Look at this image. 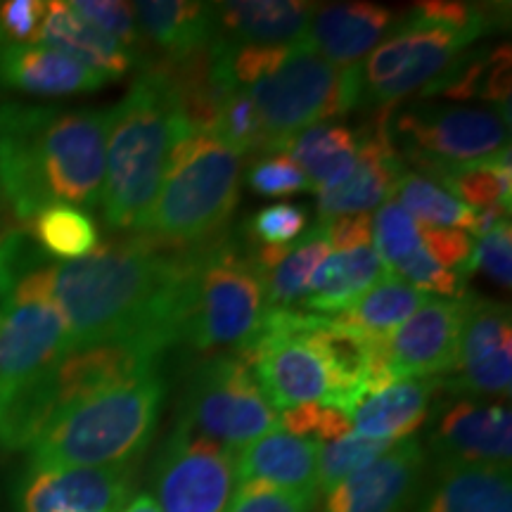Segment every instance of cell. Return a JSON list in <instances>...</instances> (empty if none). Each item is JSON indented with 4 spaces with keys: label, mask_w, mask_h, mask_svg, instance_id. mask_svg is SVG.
<instances>
[{
    "label": "cell",
    "mask_w": 512,
    "mask_h": 512,
    "mask_svg": "<svg viewBox=\"0 0 512 512\" xmlns=\"http://www.w3.org/2000/svg\"><path fill=\"white\" fill-rule=\"evenodd\" d=\"M422 95H446L451 100H484L503 107L510 98V48L479 50L458 57Z\"/></svg>",
    "instance_id": "30"
},
{
    "label": "cell",
    "mask_w": 512,
    "mask_h": 512,
    "mask_svg": "<svg viewBox=\"0 0 512 512\" xmlns=\"http://www.w3.org/2000/svg\"><path fill=\"white\" fill-rule=\"evenodd\" d=\"M387 133L403 162L434 178L510 147V117L498 105H413L387 124Z\"/></svg>",
    "instance_id": "9"
},
{
    "label": "cell",
    "mask_w": 512,
    "mask_h": 512,
    "mask_svg": "<svg viewBox=\"0 0 512 512\" xmlns=\"http://www.w3.org/2000/svg\"><path fill=\"white\" fill-rule=\"evenodd\" d=\"M36 43L57 50V53L72 57L74 62L83 64L107 83L126 76L133 67H143V60L126 50L86 19H81L69 8V3L50 0L46 3L41 27H38Z\"/></svg>",
    "instance_id": "24"
},
{
    "label": "cell",
    "mask_w": 512,
    "mask_h": 512,
    "mask_svg": "<svg viewBox=\"0 0 512 512\" xmlns=\"http://www.w3.org/2000/svg\"><path fill=\"white\" fill-rule=\"evenodd\" d=\"M373 240L375 252L387 273H392L396 264L422 247L418 221L396 200H387L377 207V214L373 216Z\"/></svg>",
    "instance_id": "38"
},
{
    "label": "cell",
    "mask_w": 512,
    "mask_h": 512,
    "mask_svg": "<svg viewBox=\"0 0 512 512\" xmlns=\"http://www.w3.org/2000/svg\"><path fill=\"white\" fill-rule=\"evenodd\" d=\"M209 136L219 138L223 145L238 155H247V152H261L268 155V138L261 124L259 112H256L252 98L240 88L223 100L219 114H216L214 126H211Z\"/></svg>",
    "instance_id": "36"
},
{
    "label": "cell",
    "mask_w": 512,
    "mask_h": 512,
    "mask_svg": "<svg viewBox=\"0 0 512 512\" xmlns=\"http://www.w3.org/2000/svg\"><path fill=\"white\" fill-rule=\"evenodd\" d=\"M384 275L387 268L382 266L373 245L328 256L313 275L306 292V311H311L313 316H337L358 297H363L370 287L380 283Z\"/></svg>",
    "instance_id": "28"
},
{
    "label": "cell",
    "mask_w": 512,
    "mask_h": 512,
    "mask_svg": "<svg viewBox=\"0 0 512 512\" xmlns=\"http://www.w3.org/2000/svg\"><path fill=\"white\" fill-rule=\"evenodd\" d=\"M477 268L489 275L491 280L503 290H510L512 283V230L510 221H501L491 228L484 238L475 242L470 261H467L463 278L475 273Z\"/></svg>",
    "instance_id": "44"
},
{
    "label": "cell",
    "mask_w": 512,
    "mask_h": 512,
    "mask_svg": "<svg viewBox=\"0 0 512 512\" xmlns=\"http://www.w3.org/2000/svg\"><path fill=\"white\" fill-rule=\"evenodd\" d=\"M119 512H162V510H159V505L155 503V498L152 496H136L126 505V508H121Z\"/></svg>",
    "instance_id": "49"
},
{
    "label": "cell",
    "mask_w": 512,
    "mask_h": 512,
    "mask_svg": "<svg viewBox=\"0 0 512 512\" xmlns=\"http://www.w3.org/2000/svg\"><path fill=\"white\" fill-rule=\"evenodd\" d=\"M105 79L72 57L41 43H12L0 46V86L10 91L60 98V95L93 93Z\"/></svg>",
    "instance_id": "23"
},
{
    "label": "cell",
    "mask_w": 512,
    "mask_h": 512,
    "mask_svg": "<svg viewBox=\"0 0 512 512\" xmlns=\"http://www.w3.org/2000/svg\"><path fill=\"white\" fill-rule=\"evenodd\" d=\"M441 463L510 465L512 422L510 408L458 401L441 415L437 437Z\"/></svg>",
    "instance_id": "21"
},
{
    "label": "cell",
    "mask_w": 512,
    "mask_h": 512,
    "mask_svg": "<svg viewBox=\"0 0 512 512\" xmlns=\"http://www.w3.org/2000/svg\"><path fill=\"white\" fill-rule=\"evenodd\" d=\"M332 252L325 223L313 226L309 233L285 247L278 264L264 273L268 311H292L294 304L304 302L313 275Z\"/></svg>",
    "instance_id": "31"
},
{
    "label": "cell",
    "mask_w": 512,
    "mask_h": 512,
    "mask_svg": "<svg viewBox=\"0 0 512 512\" xmlns=\"http://www.w3.org/2000/svg\"><path fill=\"white\" fill-rule=\"evenodd\" d=\"M325 223V233H328L330 247L337 252H349V249L368 247L373 242V216L370 214H351L339 216Z\"/></svg>",
    "instance_id": "48"
},
{
    "label": "cell",
    "mask_w": 512,
    "mask_h": 512,
    "mask_svg": "<svg viewBox=\"0 0 512 512\" xmlns=\"http://www.w3.org/2000/svg\"><path fill=\"white\" fill-rule=\"evenodd\" d=\"M190 297L192 249L133 233L81 259L48 261L5 306L50 302L67 323L72 349L133 344L164 354L185 339Z\"/></svg>",
    "instance_id": "1"
},
{
    "label": "cell",
    "mask_w": 512,
    "mask_h": 512,
    "mask_svg": "<svg viewBox=\"0 0 512 512\" xmlns=\"http://www.w3.org/2000/svg\"><path fill=\"white\" fill-rule=\"evenodd\" d=\"M420 512H512L510 465L441 463Z\"/></svg>",
    "instance_id": "27"
},
{
    "label": "cell",
    "mask_w": 512,
    "mask_h": 512,
    "mask_svg": "<svg viewBox=\"0 0 512 512\" xmlns=\"http://www.w3.org/2000/svg\"><path fill=\"white\" fill-rule=\"evenodd\" d=\"M392 275L401 278L403 283L415 287L418 292L427 294V297H432V294H439V297L444 299L463 297V290H460L463 275L439 266L437 261L425 252V247L415 249V252L411 256H406L401 264H396L392 268Z\"/></svg>",
    "instance_id": "42"
},
{
    "label": "cell",
    "mask_w": 512,
    "mask_h": 512,
    "mask_svg": "<svg viewBox=\"0 0 512 512\" xmlns=\"http://www.w3.org/2000/svg\"><path fill=\"white\" fill-rule=\"evenodd\" d=\"M133 15L140 36L164 53V60H183L214 41V3L192 0H140Z\"/></svg>",
    "instance_id": "26"
},
{
    "label": "cell",
    "mask_w": 512,
    "mask_h": 512,
    "mask_svg": "<svg viewBox=\"0 0 512 512\" xmlns=\"http://www.w3.org/2000/svg\"><path fill=\"white\" fill-rule=\"evenodd\" d=\"M403 174H406V162L394 150L387 121L380 119L373 133L358 136V157L351 174L332 188L318 190L320 221L368 214L370 209L392 200Z\"/></svg>",
    "instance_id": "16"
},
{
    "label": "cell",
    "mask_w": 512,
    "mask_h": 512,
    "mask_svg": "<svg viewBox=\"0 0 512 512\" xmlns=\"http://www.w3.org/2000/svg\"><path fill=\"white\" fill-rule=\"evenodd\" d=\"M240 354L275 411L332 399V373L316 344L306 337L299 311H266L264 323Z\"/></svg>",
    "instance_id": "11"
},
{
    "label": "cell",
    "mask_w": 512,
    "mask_h": 512,
    "mask_svg": "<svg viewBox=\"0 0 512 512\" xmlns=\"http://www.w3.org/2000/svg\"><path fill=\"white\" fill-rule=\"evenodd\" d=\"M50 256L38 247L29 228H8L0 235V306L8 304L31 273L46 266Z\"/></svg>",
    "instance_id": "39"
},
{
    "label": "cell",
    "mask_w": 512,
    "mask_h": 512,
    "mask_svg": "<svg viewBox=\"0 0 512 512\" xmlns=\"http://www.w3.org/2000/svg\"><path fill=\"white\" fill-rule=\"evenodd\" d=\"M266 280L252 247L233 235L192 247V297L185 339L200 351L247 347L264 323Z\"/></svg>",
    "instance_id": "7"
},
{
    "label": "cell",
    "mask_w": 512,
    "mask_h": 512,
    "mask_svg": "<svg viewBox=\"0 0 512 512\" xmlns=\"http://www.w3.org/2000/svg\"><path fill=\"white\" fill-rule=\"evenodd\" d=\"M29 233L34 235L38 247L50 259L74 261L88 256L98 247V226L86 211L67 207V204H53L43 209L34 221L29 223Z\"/></svg>",
    "instance_id": "34"
},
{
    "label": "cell",
    "mask_w": 512,
    "mask_h": 512,
    "mask_svg": "<svg viewBox=\"0 0 512 512\" xmlns=\"http://www.w3.org/2000/svg\"><path fill=\"white\" fill-rule=\"evenodd\" d=\"M133 486L131 465L69 467L34 472L22 496L24 512H119Z\"/></svg>",
    "instance_id": "17"
},
{
    "label": "cell",
    "mask_w": 512,
    "mask_h": 512,
    "mask_svg": "<svg viewBox=\"0 0 512 512\" xmlns=\"http://www.w3.org/2000/svg\"><path fill=\"white\" fill-rule=\"evenodd\" d=\"M498 19L501 10L489 5L453 0L413 5L361 62L363 102L389 107L425 91L472 43L498 27Z\"/></svg>",
    "instance_id": "5"
},
{
    "label": "cell",
    "mask_w": 512,
    "mask_h": 512,
    "mask_svg": "<svg viewBox=\"0 0 512 512\" xmlns=\"http://www.w3.org/2000/svg\"><path fill=\"white\" fill-rule=\"evenodd\" d=\"M427 299L432 297L403 283L396 275L387 273L380 283L370 287L363 297H358L349 309H344L332 318H337L339 323L349 325V328L363 332L368 337H389Z\"/></svg>",
    "instance_id": "32"
},
{
    "label": "cell",
    "mask_w": 512,
    "mask_h": 512,
    "mask_svg": "<svg viewBox=\"0 0 512 512\" xmlns=\"http://www.w3.org/2000/svg\"><path fill=\"white\" fill-rule=\"evenodd\" d=\"M69 349L67 323L50 302L0 309V396L41 377Z\"/></svg>",
    "instance_id": "13"
},
{
    "label": "cell",
    "mask_w": 512,
    "mask_h": 512,
    "mask_svg": "<svg viewBox=\"0 0 512 512\" xmlns=\"http://www.w3.org/2000/svg\"><path fill=\"white\" fill-rule=\"evenodd\" d=\"M181 420L233 453L278 430V411L266 401L252 366L230 351L195 370Z\"/></svg>",
    "instance_id": "10"
},
{
    "label": "cell",
    "mask_w": 512,
    "mask_h": 512,
    "mask_svg": "<svg viewBox=\"0 0 512 512\" xmlns=\"http://www.w3.org/2000/svg\"><path fill=\"white\" fill-rule=\"evenodd\" d=\"M425 453L415 439H403L380 458L339 482L323 512H399L418 484Z\"/></svg>",
    "instance_id": "18"
},
{
    "label": "cell",
    "mask_w": 512,
    "mask_h": 512,
    "mask_svg": "<svg viewBox=\"0 0 512 512\" xmlns=\"http://www.w3.org/2000/svg\"><path fill=\"white\" fill-rule=\"evenodd\" d=\"M247 183L261 197H287L309 192L313 185L287 152H268L249 166Z\"/></svg>",
    "instance_id": "41"
},
{
    "label": "cell",
    "mask_w": 512,
    "mask_h": 512,
    "mask_svg": "<svg viewBox=\"0 0 512 512\" xmlns=\"http://www.w3.org/2000/svg\"><path fill=\"white\" fill-rule=\"evenodd\" d=\"M320 441L273 430L235 453L238 479L268 484L273 489L299 496L309 505L318 496Z\"/></svg>",
    "instance_id": "20"
},
{
    "label": "cell",
    "mask_w": 512,
    "mask_h": 512,
    "mask_svg": "<svg viewBox=\"0 0 512 512\" xmlns=\"http://www.w3.org/2000/svg\"><path fill=\"white\" fill-rule=\"evenodd\" d=\"M240 197V155L219 138L190 131L171 152L164 181L136 233L192 249L226 233Z\"/></svg>",
    "instance_id": "6"
},
{
    "label": "cell",
    "mask_w": 512,
    "mask_h": 512,
    "mask_svg": "<svg viewBox=\"0 0 512 512\" xmlns=\"http://www.w3.org/2000/svg\"><path fill=\"white\" fill-rule=\"evenodd\" d=\"M235 491V453L178 422L157 463L162 512H228Z\"/></svg>",
    "instance_id": "12"
},
{
    "label": "cell",
    "mask_w": 512,
    "mask_h": 512,
    "mask_svg": "<svg viewBox=\"0 0 512 512\" xmlns=\"http://www.w3.org/2000/svg\"><path fill=\"white\" fill-rule=\"evenodd\" d=\"M392 446L394 444H389V441L368 439L354 432L337 441H330V444H323L318 456V491L330 494L339 482L363 470Z\"/></svg>",
    "instance_id": "37"
},
{
    "label": "cell",
    "mask_w": 512,
    "mask_h": 512,
    "mask_svg": "<svg viewBox=\"0 0 512 512\" xmlns=\"http://www.w3.org/2000/svg\"><path fill=\"white\" fill-rule=\"evenodd\" d=\"M110 110L0 102V195L22 223L53 204L98 209Z\"/></svg>",
    "instance_id": "2"
},
{
    "label": "cell",
    "mask_w": 512,
    "mask_h": 512,
    "mask_svg": "<svg viewBox=\"0 0 512 512\" xmlns=\"http://www.w3.org/2000/svg\"><path fill=\"white\" fill-rule=\"evenodd\" d=\"M192 128L159 62H145L124 100L110 110L100 207L112 230L143 226L171 152Z\"/></svg>",
    "instance_id": "3"
},
{
    "label": "cell",
    "mask_w": 512,
    "mask_h": 512,
    "mask_svg": "<svg viewBox=\"0 0 512 512\" xmlns=\"http://www.w3.org/2000/svg\"><path fill=\"white\" fill-rule=\"evenodd\" d=\"M418 228L425 252L430 254L439 266L463 275L467 261H470L472 256V249H475V240L470 238V233L458 228L422 226V223H418Z\"/></svg>",
    "instance_id": "45"
},
{
    "label": "cell",
    "mask_w": 512,
    "mask_h": 512,
    "mask_svg": "<svg viewBox=\"0 0 512 512\" xmlns=\"http://www.w3.org/2000/svg\"><path fill=\"white\" fill-rule=\"evenodd\" d=\"M396 202L401 204L415 221L432 228H458L470 233L477 221V211L458 202L432 178L406 171L396 185Z\"/></svg>",
    "instance_id": "35"
},
{
    "label": "cell",
    "mask_w": 512,
    "mask_h": 512,
    "mask_svg": "<svg viewBox=\"0 0 512 512\" xmlns=\"http://www.w3.org/2000/svg\"><path fill=\"white\" fill-rule=\"evenodd\" d=\"M43 15H46L43 0H5L0 3V46L36 43Z\"/></svg>",
    "instance_id": "46"
},
{
    "label": "cell",
    "mask_w": 512,
    "mask_h": 512,
    "mask_svg": "<svg viewBox=\"0 0 512 512\" xmlns=\"http://www.w3.org/2000/svg\"><path fill=\"white\" fill-rule=\"evenodd\" d=\"M166 384L159 373L72 403L31 444V472L131 465L157 430Z\"/></svg>",
    "instance_id": "4"
},
{
    "label": "cell",
    "mask_w": 512,
    "mask_h": 512,
    "mask_svg": "<svg viewBox=\"0 0 512 512\" xmlns=\"http://www.w3.org/2000/svg\"><path fill=\"white\" fill-rule=\"evenodd\" d=\"M69 8L143 60V36L138 31L131 3H119V0H72Z\"/></svg>",
    "instance_id": "40"
},
{
    "label": "cell",
    "mask_w": 512,
    "mask_h": 512,
    "mask_svg": "<svg viewBox=\"0 0 512 512\" xmlns=\"http://www.w3.org/2000/svg\"><path fill=\"white\" fill-rule=\"evenodd\" d=\"M510 309L489 299L465 297V320L460 330L458 366L453 380L437 387L467 389L477 394H510L512 351Z\"/></svg>",
    "instance_id": "15"
},
{
    "label": "cell",
    "mask_w": 512,
    "mask_h": 512,
    "mask_svg": "<svg viewBox=\"0 0 512 512\" xmlns=\"http://www.w3.org/2000/svg\"><path fill=\"white\" fill-rule=\"evenodd\" d=\"M313 505L268 484L245 482L238 486L228 512H311Z\"/></svg>",
    "instance_id": "47"
},
{
    "label": "cell",
    "mask_w": 512,
    "mask_h": 512,
    "mask_svg": "<svg viewBox=\"0 0 512 512\" xmlns=\"http://www.w3.org/2000/svg\"><path fill=\"white\" fill-rule=\"evenodd\" d=\"M306 216L304 207H297V204H271V207L261 209L259 214H254L247 223V238L256 245H273L283 247L290 245L302 235L306 228Z\"/></svg>",
    "instance_id": "43"
},
{
    "label": "cell",
    "mask_w": 512,
    "mask_h": 512,
    "mask_svg": "<svg viewBox=\"0 0 512 512\" xmlns=\"http://www.w3.org/2000/svg\"><path fill=\"white\" fill-rule=\"evenodd\" d=\"M465 297L427 299L387 337L389 368L396 382L453 373L458 366Z\"/></svg>",
    "instance_id": "14"
},
{
    "label": "cell",
    "mask_w": 512,
    "mask_h": 512,
    "mask_svg": "<svg viewBox=\"0 0 512 512\" xmlns=\"http://www.w3.org/2000/svg\"><path fill=\"white\" fill-rule=\"evenodd\" d=\"M285 152L318 192L342 183L351 174L358 157V133L349 126L325 121L292 136Z\"/></svg>",
    "instance_id": "29"
},
{
    "label": "cell",
    "mask_w": 512,
    "mask_h": 512,
    "mask_svg": "<svg viewBox=\"0 0 512 512\" xmlns=\"http://www.w3.org/2000/svg\"><path fill=\"white\" fill-rule=\"evenodd\" d=\"M316 3L304 0H230L214 3L216 36L230 46H297Z\"/></svg>",
    "instance_id": "22"
},
{
    "label": "cell",
    "mask_w": 512,
    "mask_h": 512,
    "mask_svg": "<svg viewBox=\"0 0 512 512\" xmlns=\"http://www.w3.org/2000/svg\"><path fill=\"white\" fill-rule=\"evenodd\" d=\"M401 15L375 3H328L313 10L306 43L337 67H356L380 46Z\"/></svg>",
    "instance_id": "19"
},
{
    "label": "cell",
    "mask_w": 512,
    "mask_h": 512,
    "mask_svg": "<svg viewBox=\"0 0 512 512\" xmlns=\"http://www.w3.org/2000/svg\"><path fill=\"white\" fill-rule=\"evenodd\" d=\"M439 181L441 188L451 192L458 202H463L470 209L486 207H505L510 209L512 195V164H510V147L498 152L494 157L479 159L453 169L439 171L432 178Z\"/></svg>",
    "instance_id": "33"
},
{
    "label": "cell",
    "mask_w": 512,
    "mask_h": 512,
    "mask_svg": "<svg viewBox=\"0 0 512 512\" xmlns=\"http://www.w3.org/2000/svg\"><path fill=\"white\" fill-rule=\"evenodd\" d=\"M245 93L264 124L268 152H285L287 140L304 128L363 105L361 64L337 67L304 41L290 46L283 60Z\"/></svg>",
    "instance_id": "8"
},
{
    "label": "cell",
    "mask_w": 512,
    "mask_h": 512,
    "mask_svg": "<svg viewBox=\"0 0 512 512\" xmlns=\"http://www.w3.org/2000/svg\"><path fill=\"white\" fill-rule=\"evenodd\" d=\"M3 209H5V202H3V195H0V214H3Z\"/></svg>",
    "instance_id": "50"
},
{
    "label": "cell",
    "mask_w": 512,
    "mask_h": 512,
    "mask_svg": "<svg viewBox=\"0 0 512 512\" xmlns=\"http://www.w3.org/2000/svg\"><path fill=\"white\" fill-rule=\"evenodd\" d=\"M437 389L434 377L401 380L368 394L349 411L351 432L377 441H403L427 420L432 392Z\"/></svg>",
    "instance_id": "25"
}]
</instances>
